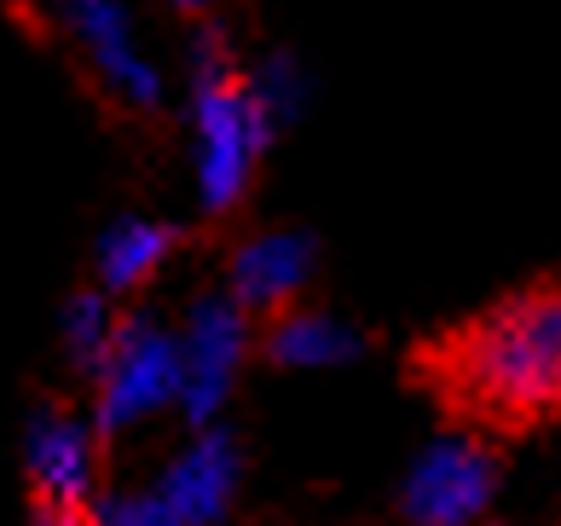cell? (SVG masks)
<instances>
[{
    "mask_svg": "<svg viewBox=\"0 0 561 526\" xmlns=\"http://www.w3.org/2000/svg\"><path fill=\"white\" fill-rule=\"evenodd\" d=\"M417 376L481 434H527L561 416V284L515 289L423 342Z\"/></svg>",
    "mask_w": 561,
    "mask_h": 526,
    "instance_id": "1",
    "label": "cell"
},
{
    "mask_svg": "<svg viewBox=\"0 0 561 526\" xmlns=\"http://www.w3.org/2000/svg\"><path fill=\"white\" fill-rule=\"evenodd\" d=\"M185 393V347L151 319H122L116 347L99 370V434H116L174 405Z\"/></svg>",
    "mask_w": 561,
    "mask_h": 526,
    "instance_id": "2",
    "label": "cell"
},
{
    "mask_svg": "<svg viewBox=\"0 0 561 526\" xmlns=\"http://www.w3.org/2000/svg\"><path fill=\"white\" fill-rule=\"evenodd\" d=\"M197 134H203V203L232 208L249 180V162H255L266 139V122H261V104L238 88V76L215 65V47L203 53V76H197Z\"/></svg>",
    "mask_w": 561,
    "mask_h": 526,
    "instance_id": "3",
    "label": "cell"
},
{
    "mask_svg": "<svg viewBox=\"0 0 561 526\" xmlns=\"http://www.w3.org/2000/svg\"><path fill=\"white\" fill-rule=\"evenodd\" d=\"M497 492V457L474 434H446L411 462L405 521L411 526H469Z\"/></svg>",
    "mask_w": 561,
    "mask_h": 526,
    "instance_id": "4",
    "label": "cell"
},
{
    "mask_svg": "<svg viewBox=\"0 0 561 526\" xmlns=\"http://www.w3.org/2000/svg\"><path fill=\"white\" fill-rule=\"evenodd\" d=\"M185 393L180 405L192 423H209V416L226 405L232 393V376H238V359H243V312L238 301H220V296H203L185 319Z\"/></svg>",
    "mask_w": 561,
    "mask_h": 526,
    "instance_id": "5",
    "label": "cell"
},
{
    "mask_svg": "<svg viewBox=\"0 0 561 526\" xmlns=\"http://www.w3.org/2000/svg\"><path fill=\"white\" fill-rule=\"evenodd\" d=\"M238 492V446L226 428L197 434L192 446L174 457V469L162 474V503L185 521V526H215L232 510Z\"/></svg>",
    "mask_w": 561,
    "mask_h": 526,
    "instance_id": "6",
    "label": "cell"
},
{
    "mask_svg": "<svg viewBox=\"0 0 561 526\" xmlns=\"http://www.w3.org/2000/svg\"><path fill=\"white\" fill-rule=\"evenodd\" d=\"M30 487L35 498H47V503H88L93 492V434L81 416L70 411H35V423H30Z\"/></svg>",
    "mask_w": 561,
    "mask_h": 526,
    "instance_id": "7",
    "label": "cell"
},
{
    "mask_svg": "<svg viewBox=\"0 0 561 526\" xmlns=\"http://www.w3.org/2000/svg\"><path fill=\"white\" fill-rule=\"evenodd\" d=\"M313 272V243L296 238V231H273V238H255L232 261V301L255 307V312H278L296 301V289Z\"/></svg>",
    "mask_w": 561,
    "mask_h": 526,
    "instance_id": "8",
    "label": "cell"
},
{
    "mask_svg": "<svg viewBox=\"0 0 561 526\" xmlns=\"http://www.w3.org/2000/svg\"><path fill=\"white\" fill-rule=\"evenodd\" d=\"M70 24L81 30V41L93 47V65L105 70L134 104H157V76L134 58L128 47V18H122L116 0H65Z\"/></svg>",
    "mask_w": 561,
    "mask_h": 526,
    "instance_id": "9",
    "label": "cell"
},
{
    "mask_svg": "<svg viewBox=\"0 0 561 526\" xmlns=\"http://www.w3.org/2000/svg\"><path fill=\"white\" fill-rule=\"evenodd\" d=\"M261 353L273 365H342L359 353V335L336 319H324V312H284V319L266 330Z\"/></svg>",
    "mask_w": 561,
    "mask_h": 526,
    "instance_id": "10",
    "label": "cell"
},
{
    "mask_svg": "<svg viewBox=\"0 0 561 526\" xmlns=\"http://www.w3.org/2000/svg\"><path fill=\"white\" fill-rule=\"evenodd\" d=\"M174 249V226L157 220H122L105 243H99V278H105L111 296H128L151 272L162 266V255Z\"/></svg>",
    "mask_w": 561,
    "mask_h": 526,
    "instance_id": "11",
    "label": "cell"
},
{
    "mask_svg": "<svg viewBox=\"0 0 561 526\" xmlns=\"http://www.w3.org/2000/svg\"><path fill=\"white\" fill-rule=\"evenodd\" d=\"M116 330H122V324H111V307L99 301V296H76L70 312H65L70 353H76V365H81V370H93V376L105 370L111 347H116Z\"/></svg>",
    "mask_w": 561,
    "mask_h": 526,
    "instance_id": "12",
    "label": "cell"
},
{
    "mask_svg": "<svg viewBox=\"0 0 561 526\" xmlns=\"http://www.w3.org/2000/svg\"><path fill=\"white\" fill-rule=\"evenodd\" d=\"M105 526H185V521L162 503V492H151V498H111Z\"/></svg>",
    "mask_w": 561,
    "mask_h": 526,
    "instance_id": "13",
    "label": "cell"
},
{
    "mask_svg": "<svg viewBox=\"0 0 561 526\" xmlns=\"http://www.w3.org/2000/svg\"><path fill=\"white\" fill-rule=\"evenodd\" d=\"M30 526H105V515H93L88 503H47V498H35Z\"/></svg>",
    "mask_w": 561,
    "mask_h": 526,
    "instance_id": "14",
    "label": "cell"
},
{
    "mask_svg": "<svg viewBox=\"0 0 561 526\" xmlns=\"http://www.w3.org/2000/svg\"><path fill=\"white\" fill-rule=\"evenodd\" d=\"M174 7H185V12H203V7H209V0H174Z\"/></svg>",
    "mask_w": 561,
    "mask_h": 526,
    "instance_id": "15",
    "label": "cell"
}]
</instances>
